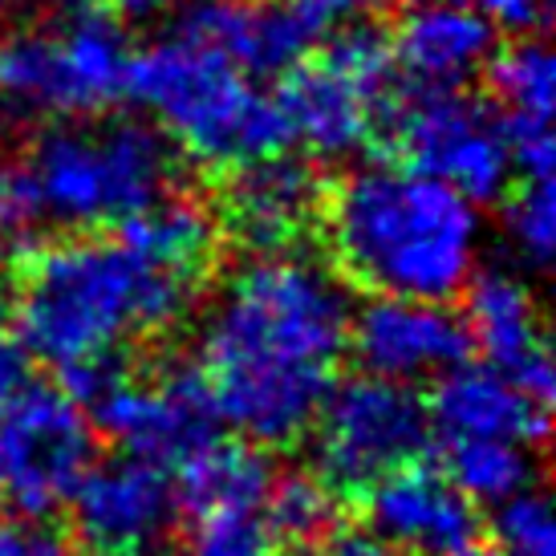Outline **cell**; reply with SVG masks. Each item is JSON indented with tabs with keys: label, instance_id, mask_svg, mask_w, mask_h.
<instances>
[{
	"label": "cell",
	"instance_id": "1",
	"mask_svg": "<svg viewBox=\"0 0 556 556\" xmlns=\"http://www.w3.org/2000/svg\"><path fill=\"white\" fill-rule=\"evenodd\" d=\"M345 280L301 252H261L236 273L200 333L219 422L252 447L305 439L350 345Z\"/></svg>",
	"mask_w": 556,
	"mask_h": 556
},
{
	"label": "cell",
	"instance_id": "2",
	"mask_svg": "<svg viewBox=\"0 0 556 556\" xmlns=\"http://www.w3.org/2000/svg\"><path fill=\"white\" fill-rule=\"evenodd\" d=\"M13 325L21 345L53 370L130 357L179 325L203 280L159 264L123 236L74 232L13 261Z\"/></svg>",
	"mask_w": 556,
	"mask_h": 556
},
{
	"label": "cell",
	"instance_id": "3",
	"mask_svg": "<svg viewBox=\"0 0 556 556\" xmlns=\"http://www.w3.org/2000/svg\"><path fill=\"white\" fill-rule=\"evenodd\" d=\"M317 232L333 273L370 296L451 301L476 273V203L402 163L325 179Z\"/></svg>",
	"mask_w": 556,
	"mask_h": 556
},
{
	"label": "cell",
	"instance_id": "4",
	"mask_svg": "<svg viewBox=\"0 0 556 556\" xmlns=\"http://www.w3.org/2000/svg\"><path fill=\"white\" fill-rule=\"evenodd\" d=\"M126 93L167 126L191 163L212 175L280 155L289 147V126L277 98L256 90L236 62L184 37H167L130 53Z\"/></svg>",
	"mask_w": 556,
	"mask_h": 556
},
{
	"label": "cell",
	"instance_id": "5",
	"mask_svg": "<svg viewBox=\"0 0 556 556\" xmlns=\"http://www.w3.org/2000/svg\"><path fill=\"white\" fill-rule=\"evenodd\" d=\"M49 232H98L175 187V147L151 123L114 118L102 130L49 126L25 151Z\"/></svg>",
	"mask_w": 556,
	"mask_h": 556
},
{
	"label": "cell",
	"instance_id": "6",
	"mask_svg": "<svg viewBox=\"0 0 556 556\" xmlns=\"http://www.w3.org/2000/svg\"><path fill=\"white\" fill-rule=\"evenodd\" d=\"M370 147L387 163L422 170L471 203H492L508 191L511 155L500 114L459 90L410 86L394 98L387 93L374 110Z\"/></svg>",
	"mask_w": 556,
	"mask_h": 556
},
{
	"label": "cell",
	"instance_id": "7",
	"mask_svg": "<svg viewBox=\"0 0 556 556\" xmlns=\"http://www.w3.org/2000/svg\"><path fill=\"white\" fill-rule=\"evenodd\" d=\"M309 431L317 476L338 495H362L382 476L422 459L431 415L406 382L357 374L350 382H333Z\"/></svg>",
	"mask_w": 556,
	"mask_h": 556
},
{
	"label": "cell",
	"instance_id": "8",
	"mask_svg": "<svg viewBox=\"0 0 556 556\" xmlns=\"http://www.w3.org/2000/svg\"><path fill=\"white\" fill-rule=\"evenodd\" d=\"M93 455L90 410L62 387L25 382L0 406V492L25 516H49L70 504Z\"/></svg>",
	"mask_w": 556,
	"mask_h": 556
},
{
	"label": "cell",
	"instance_id": "9",
	"mask_svg": "<svg viewBox=\"0 0 556 556\" xmlns=\"http://www.w3.org/2000/svg\"><path fill=\"white\" fill-rule=\"evenodd\" d=\"M98 434H106L123 455L155 467H184L195 451L219 439V415L195 362H170L163 370H126L86 406Z\"/></svg>",
	"mask_w": 556,
	"mask_h": 556
},
{
	"label": "cell",
	"instance_id": "10",
	"mask_svg": "<svg viewBox=\"0 0 556 556\" xmlns=\"http://www.w3.org/2000/svg\"><path fill=\"white\" fill-rule=\"evenodd\" d=\"M350 354L366 374L390 382L439 378L467 362L471 333L447 301H410V296H370L350 313Z\"/></svg>",
	"mask_w": 556,
	"mask_h": 556
},
{
	"label": "cell",
	"instance_id": "11",
	"mask_svg": "<svg viewBox=\"0 0 556 556\" xmlns=\"http://www.w3.org/2000/svg\"><path fill=\"white\" fill-rule=\"evenodd\" d=\"M325 175L305 159H289L285 151L219 175L216 216L224 236H236L244 248L289 252L309 240L321 224Z\"/></svg>",
	"mask_w": 556,
	"mask_h": 556
},
{
	"label": "cell",
	"instance_id": "12",
	"mask_svg": "<svg viewBox=\"0 0 556 556\" xmlns=\"http://www.w3.org/2000/svg\"><path fill=\"white\" fill-rule=\"evenodd\" d=\"M70 504L74 532L98 556H142L167 536L175 520V488L167 471L135 455L93 464Z\"/></svg>",
	"mask_w": 556,
	"mask_h": 556
},
{
	"label": "cell",
	"instance_id": "13",
	"mask_svg": "<svg viewBox=\"0 0 556 556\" xmlns=\"http://www.w3.org/2000/svg\"><path fill=\"white\" fill-rule=\"evenodd\" d=\"M362 500L366 532L394 556H455L476 544V504L451 483L443 467L415 459L370 483Z\"/></svg>",
	"mask_w": 556,
	"mask_h": 556
},
{
	"label": "cell",
	"instance_id": "14",
	"mask_svg": "<svg viewBox=\"0 0 556 556\" xmlns=\"http://www.w3.org/2000/svg\"><path fill=\"white\" fill-rule=\"evenodd\" d=\"M467 333L483 350L488 366L525 390L528 399L553 406V350L544 333L536 296L511 273H483L467 280Z\"/></svg>",
	"mask_w": 556,
	"mask_h": 556
},
{
	"label": "cell",
	"instance_id": "15",
	"mask_svg": "<svg viewBox=\"0 0 556 556\" xmlns=\"http://www.w3.org/2000/svg\"><path fill=\"white\" fill-rule=\"evenodd\" d=\"M175 37L224 53L248 78L285 74L317 37V25L296 4L264 0H191L179 16Z\"/></svg>",
	"mask_w": 556,
	"mask_h": 556
},
{
	"label": "cell",
	"instance_id": "16",
	"mask_svg": "<svg viewBox=\"0 0 556 556\" xmlns=\"http://www.w3.org/2000/svg\"><path fill=\"white\" fill-rule=\"evenodd\" d=\"M427 415L431 431L443 439H516L528 447H541L553 422L544 402L528 399L525 390L492 366H471V362L439 374Z\"/></svg>",
	"mask_w": 556,
	"mask_h": 556
},
{
	"label": "cell",
	"instance_id": "17",
	"mask_svg": "<svg viewBox=\"0 0 556 556\" xmlns=\"http://www.w3.org/2000/svg\"><path fill=\"white\" fill-rule=\"evenodd\" d=\"M390 41H394V65L410 78V86L459 90L495 53V25L467 4L431 0L406 9Z\"/></svg>",
	"mask_w": 556,
	"mask_h": 556
},
{
	"label": "cell",
	"instance_id": "18",
	"mask_svg": "<svg viewBox=\"0 0 556 556\" xmlns=\"http://www.w3.org/2000/svg\"><path fill=\"white\" fill-rule=\"evenodd\" d=\"M280 118L289 139L305 142L313 155L341 159L370 147L374 102L350 78H341L321 53L301 58L280 74Z\"/></svg>",
	"mask_w": 556,
	"mask_h": 556
},
{
	"label": "cell",
	"instance_id": "19",
	"mask_svg": "<svg viewBox=\"0 0 556 556\" xmlns=\"http://www.w3.org/2000/svg\"><path fill=\"white\" fill-rule=\"evenodd\" d=\"M114 228L126 244L139 248L142 256L170 264V268L191 273L200 280H207V273L219 261V248H224L216 207L187 195V191H175V187L139 212H130L126 219H118Z\"/></svg>",
	"mask_w": 556,
	"mask_h": 556
},
{
	"label": "cell",
	"instance_id": "20",
	"mask_svg": "<svg viewBox=\"0 0 556 556\" xmlns=\"http://www.w3.org/2000/svg\"><path fill=\"white\" fill-rule=\"evenodd\" d=\"M179 471L175 488V511H207V508H232V504H264L273 467L264 459V447L252 443H207L195 451Z\"/></svg>",
	"mask_w": 556,
	"mask_h": 556
},
{
	"label": "cell",
	"instance_id": "21",
	"mask_svg": "<svg viewBox=\"0 0 556 556\" xmlns=\"http://www.w3.org/2000/svg\"><path fill=\"white\" fill-rule=\"evenodd\" d=\"M65 65L78 90L81 114L114 106L126 93V70H130V46H126L118 21L102 13L98 4L86 13H74V21L62 33Z\"/></svg>",
	"mask_w": 556,
	"mask_h": 556
},
{
	"label": "cell",
	"instance_id": "22",
	"mask_svg": "<svg viewBox=\"0 0 556 556\" xmlns=\"http://www.w3.org/2000/svg\"><path fill=\"white\" fill-rule=\"evenodd\" d=\"M500 126H553L556 62L541 37H525L483 62Z\"/></svg>",
	"mask_w": 556,
	"mask_h": 556
},
{
	"label": "cell",
	"instance_id": "23",
	"mask_svg": "<svg viewBox=\"0 0 556 556\" xmlns=\"http://www.w3.org/2000/svg\"><path fill=\"white\" fill-rule=\"evenodd\" d=\"M443 471L471 504H504L532 488L536 455L516 439H447Z\"/></svg>",
	"mask_w": 556,
	"mask_h": 556
},
{
	"label": "cell",
	"instance_id": "24",
	"mask_svg": "<svg viewBox=\"0 0 556 556\" xmlns=\"http://www.w3.org/2000/svg\"><path fill=\"white\" fill-rule=\"evenodd\" d=\"M341 500L345 495L333 492L317 471H285L268 483L264 520L273 528L277 544L305 548L341 528Z\"/></svg>",
	"mask_w": 556,
	"mask_h": 556
},
{
	"label": "cell",
	"instance_id": "25",
	"mask_svg": "<svg viewBox=\"0 0 556 556\" xmlns=\"http://www.w3.org/2000/svg\"><path fill=\"white\" fill-rule=\"evenodd\" d=\"M184 556H277L264 504L191 511L184 525Z\"/></svg>",
	"mask_w": 556,
	"mask_h": 556
},
{
	"label": "cell",
	"instance_id": "26",
	"mask_svg": "<svg viewBox=\"0 0 556 556\" xmlns=\"http://www.w3.org/2000/svg\"><path fill=\"white\" fill-rule=\"evenodd\" d=\"M46 240H53V232L29 163L25 155L0 159V261L13 264Z\"/></svg>",
	"mask_w": 556,
	"mask_h": 556
},
{
	"label": "cell",
	"instance_id": "27",
	"mask_svg": "<svg viewBox=\"0 0 556 556\" xmlns=\"http://www.w3.org/2000/svg\"><path fill=\"white\" fill-rule=\"evenodd\" d=\"M504 228L520 261L548 268L556 252V191L553 179H525L504 203Z\"/></svg>",
	"mask_w": 556,
	"mask_h": 556
},
{
	"label": "cell",
	"instance_id": "28",
	"mask_svg": "<svg viewBox=\"0 0 556 556\" xmlns=\"http://www.w3.org/2000/svg\"><path fill=\"white\" fill-rule=\"evenodd\" d=\"M495 548L508 556H556V520L541 488L508 495L492 516Z\"/></svg>",
	"mask_w": 556,
	"mask_h": 556
},
{
	"label": "cell",
	"instance_id": "29",
	"mask_svg": "<svg viewBox=\"0 0 556 556\" xmlns=\"http://www.w3.org/2000/svg\"><path fill=\"white\" fill-rule=\"evenodd\" d=\"M0 556H70V541L41 516L0 520Z\"/></svg>",
	"mask_w": 556,
	"mask_h": 556
},
{
	"label": "cell",
	"instance_id": "30",
	"mask_svg": "<svg viewBox=\"0 0 556 556\" xmlns=\"http://www.w3.org/2000/svg\"><path fill=\"white\" fill-rule=\"evenodd\" d=\"M483 16L492 21L495 29L541 37L548 29V21H553V0H483Z\"/></svg>",
	"mask_w": 556,
	"mask_h": 556
},
{
	"label": "cell",
	"instance_id": "31",
	"mask_svg": "<svg viewBox=\"0 0 556 556\" xmlns=\"http://www.w3.org/2000/svg\"><path fill=\"white\" fill-rule=\"evenodd\" d=\"M29 382V350L16 338L13 317L0 309V406Z\"/></svg>",
	"mask_w": 556,
	"mask_h": 556
},
{
	"label": "cell",
	"instance_id": "32",
	"mask_svg": "<svg viewBox=\"0 0 556 556\" xmlns=\"http://www.w3.org/2000/svg\"><path fill=\"white\" fill-rule=\"evenodd\" d=\"M296 556H394L382 541H374L370 532L362 528H338V532H329L325 541L317 544H305V548H296Z\"/></svg>",
	"mask_w": 556,
	"mask_h": 556
},
{
	"label": "cell",
	"instance_id": "33",
	"mask_svg": "<svg viewBox=\"0 0 556 556\" xmlns=\"http://www.w3.org/2000/svg\"><path fill=\"white\" fill-rule=\"evenodd\" d=\"M301 13L309 16L317 33L321 29H333L341 21H354V16H366V13H382L387 4L394 0H293Z\"/></svg>",
	"mask_w": 556,
	"mask_h": 556
},
{
	"label": "cell",
	"instance_id": "34",
	"mask_svg": "<svg viewBox=\"0 0 556 556\" xmlns=\"http://www.w3.org/2000/svg\"><path fill=\"white\" fill-rule=\"evenodd\" d=\"M110 4H114V13H123L126 21H151V16L175 9L179 0H110Z\"/></svg>",
	"mask_w": 556,
	"mask_h": 556
},
{
	"label": "cell",
	"instance_id": "35",
	"mask_svg": "<svg viewBox=\"0 0 556 556\" xmlns=\"http://www.w3.org/2000/svg\"><path fill=\"white\" fill-rule=\"evenodd\" d=\"M29 4H37V9H46V13H86V9H93L98 0H29Z\"/></svg>",
	"mask_w": 556,
	"mask_h": 556
},
{
	"label": "cell",
	"instance_id": "36",
	"mask_svg": "<svg viewBox=\"0 0 556 556\" xmlns=\"http://www.w3.org/2000/svg\"><path fill=\"white\" fill-rule=\"evenodd\" d=\"M455 556H508V553H500V548H476V544H467L464 553H455Z\"/></svg>",
	"mask_w": 556,
	"mask_h": 556
},
{
	"label": "cell",
	"instance_id": "37",
	"mask_svg": "<svg viewBox=\"0 0 556 556\" xmlns=\"http://www.w3.org/2000/svg\"><path fill=\"white\" fill-rule=\"evenodd\" d=\"M455 4H467V0H455Z\"/></svg>",
	"mask_w": 556,
	"mask_h": 556
}]
</instances>
